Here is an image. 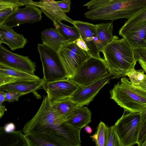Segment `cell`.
I'll return each mask as SVG.
<instances>
[{
	"mask_svg": "<svg viewBox=\"0 0 146 146\" xmlns=\"http://www.w3.org/2000/svg\"><path fill=\"white\" fill-rule=\"evenodd\" d=\"M22 131L25 135L46 140L54 146H73L78 136L77 128L59 121L47 95L44 96L37 112L26 123Z\"/></svg>",
	"mask_w": 146,
	"mask_h": 146,
	"instance_id": "6da1fadb",
	"label": "cell"
},
{
	"mask_svg": "<svg viewBox=\"0 0 146 146\" xmlns=\"http://www.w3.org/2000/svg\"><path fill=\"white\" fill-rule=\"evenodd\" d=\"M102 52L109 74L113 79L126 76V74L135 67L137 61L134 50L126 40L116 35Z\"/></svg>",
	"mask_w": 146,
	"mask_h": 146,
	"instance_id": "7a4b0ae2",
	"label": "cell"
},
{
	"mask_svg": "<svg viewBox=\"0 0 146 146\" xmlns=\"http://www.w3.org/2000/svg\"><path fill=\"white\" fill-rule=\"evenodd\" d=\"M110 92V99L125 112H139L146 108V91L133 85L125 77L115 84Z\"/></svg>",
	"mask_w": 146,
	"mask_h": 146,
	"instance_id": "3957f363",
	"label": "cell"
},
{
	"mask_svg": "<svg viewBox=\"0 0 146 146\" xmlns=\"http://www.w3.org/2000/svg\"><path fill=\"white\" fill-rule=\"evenodd\" d=\"M146 5V0H119L90 10L84 15L93 20L128 19Z\"/></svg>",
	"mask_w": 146,
	"mask_h": 146,
	"instance_id": "277c9868",
	"label": "cell"
},
{
	"mask_svg": "<svg viewBox=\"0 0 146 146\" xmlns=\"http://www.w3.org/2000/svg\"><path fill=\"white\" fill-rule=\"evenodd\" d=\"M141 122V113L125 112L114 126L121 146L137 144Z\"/></svg>",
	"mask_w": 146,
	"mask_h": 146,
	"instance_id": "5b68a950",
	"label": "cell"
},
{
	"mask_svg": "<svg viewBox=\"0 0 146 146\" xmlns=\"http://www.w3.org/2000/svg\"><path fill=\"white\" fill-rule=\"evenodd\" d=\"M109 74L104 60L91 56L84 62L70 79L80 87H83Z\"/></svg>",
	"mask_w": 146,
	"mask_h": 146,
	"instance_id": "8992f818",
	"label": "cell"
},
{
	"mask_svg": "<svg viewBox=\"0 0 146 146\" xmlns=\"http://www.w3.org/2000/svg\"><path fill=\"white\" fill-rule=\"evenodd\" d=\"M65 70L66 78L71 79L84 62L91 56L73 42L63 44L58 52Z\"/></svg>",
	"mask_w": 146,
	"mask_h": 146,
	"instance_id": "52a82bcc",
	"label": "cell"
},
{
	"mask_svg": "<svg viewBox=\"0 0 146 146\" xmlns=\"http://www.w3.org/2000/svg\"><path fill=\"white\" fill-rule=\"evenodd\" d=\"M37 47L42 65L43 78L45 82L66 78L58 52L43 44H38Z\"/></svg>",
	"mask_w": 146,
	"mask_h": 146,
	"instance_id": "ba28073f",
	"label": "cell"
},
{
	"mask_svg": "<svg viewBox=\"0 0 146 146\" xmlns=\"http://www.w3.org/2000/svg\"><path fill=\"white\" fill-rule=\"evenodd\" d=\"M79 87L67 78L45 82L42 87L51 104L70 98Z\"/></svg>",
	"mask_w": 146,
	"mask_h": 146,
	"instance_id": "9c48e42d",
	"label": "cell"
},
{
	"mask_svg": "<svg viewBox=\"0 0 146 146\" xmlns=\"http://www.w3.org/2000/svg\"><path fill=\"white\" fill-rule=\"evenodd\" d=\"M113 77L109 74L96 82L83 87H79L70 99L79 106L88 105L100 90L109 83Z\"/></svg>",
	"mask_w": 146,
	"mask_h": 146,
	"instance_id": "30bf717a",
	"label": "cell"
},
{
	"mask_svg": "<svg viewBox=\"0 0 146 146\" xmlns=\"http://www.w3.org/2000/svg\"><path fill=\"white\" fill-rule=\"evenodd\" d=\"M0 63L25 72L35 74L36 65L29 58L14 53L0 44Z\"/></svg>",
	"mask_w": 146,
	"mask_h": 146,
	"instance_id": "8fae6325",
	"label": "cell"
},
{
	"mask_svg": "<svg viewBox=\"0 0 146 146\" xmlns=\"http://www.w3.org/2000/svg\"><path fill=\"white\" fill-rule=\"evenodd\" d=\"M42 12L37 7L27 5L24 8H19L8 17L3 24L12 28L24 23L38 22L41 19Z\"/></svg>",
	"mask_w": 146,
	"mask_h": 146,
	"instance_id": "7c38bea8",
	"label": "cell"
},
{
	"mask_svg": "<svg viewBox=\"0 0 146 146\" xmlns=\"http://www.w3.org/2000/svg\"><path fill=\"white\" fill-rule=\"evenodd\" d=\"M73 25L77 29L80 36L87 46L91 56L102 58L98 46V40L96 25L76 20L74 21Z\"/></svg>",
	"mask_w": 146,
	"mask_h": 146,
	"instance_id": "4fadbf2b",
	"label": "cell"
},
{
	"mask_svg": "<svg viewBox=\"0 0 146 146\" xmlns=\"http://www.w3.org/2000/svg\"><path fill=\"white\" fill-rule=\"evenodd\" d=\"M45 82L43 78L33 80H19L15 82L0 86V90L13 91L24 94L31 93L39 98L36 91L42 88Z\"/></svg>",
	"mask_w": 146,
	"mask_h": 146,
	"instance_id": "5bb4252c",
	"label": "cell"
},
{
	"mask_svg": "<svg viewBox=\"0 0 146 146\" xmlns=\"http://www.w3.org/2000/svg\"><path fill=\"white\" fill-rule=\"evenodd\" d=\"M28 42L22 34L17 33L4 24H0V44H5L14 50L23 48Z\"/></svg>",
	"mask_w": 146,
	"mask_h": 146,
	"instance_id": "9a60e30c",
	"label": "cell"
},
{
	"mask_svg": "<svg viewBox=\"0 0 146 146\" xmlns=\"http://www.w3.org/2000/svg\"><path fill=\"white\" fill-rule=\"evenodd\" d=\"M29 5L39 7L42 12L53 22V24L58 21H65L73 24L74 21L68 17L58 7L56 1L34 2L29 0Z\"/></svg>",
	"mask_w": 146,
	"mask_h": 146,
	"instance_id": "2e32d148",
	"label": "cell"
},
{
	"mask_svg": "<svg viewBox=\"0 0 146 146\" xmlns=\"http://www.w3.org/2000/svg\"><path fill=\"white\" fill-rule=\"evenodd\" d=\"M91 113L84 106H78L64 122L76 128L82 129L91 122Z\"/></svg>",
	"mask_w": 146,
	"mask_h": 146,
	"instance_id": "e0dca14e",
	"label": "cell"
},
{
	"mask_svg": "<svg viewBox=\"0 0 146 146\" xmlns=\"http://www.w3.org/2000/svg\"><path fill=\"white\" fill-rule=\"evenodd\" d=\"M41 38L43 44L57 52L63 44L69 42L65 39L55 28L44 30L41 32Z\"/></svg>",
	"mask_w": 146,
	"mask_h": 146,
	"instance_id": "ac0fdd59",
	"label": "cell"
},
{
	"mask_svg": "<svg viewBox=\"0 0 146 146\" xmlns=\"http://www.w3.org/2000/svg\"><path fill=\"white\" fill-rule=\"evenodd\" d=\"M29 146L25 135L21 131L7 133L3 127H0V146Z\"/></svg>",
	"mask_w": 146,
	"mask_h": 146,
	"instance_id": "d6986e66",
	"label": "cell"
},
{
	"mask_svg": "<svg viewBox=\"0 0 146 146\" xmlns=\"http://www.w3.org/2000/svg\"><path fill=\"white\" fill-rule=\"evenodd\" d=\"M51 105L56 115L61 122H64L74 110L79 106L70 98L54 102Z\"/></svg>",
	"mask_w": 146,
	"mask_h": 146,
	"instance_id": "ffe728a7",
	"label": "cell"
},
{
	"mask_svg": "<svg viewBox=\"0 0 146 146\" xmlns=\"http://www.w3.org/2000/svg\"><path fill=\"white\" fill-rule=\"evenodd\" d=\"M97 34L98 39V46L100 52L113 40V23L111 22L96 24Z\"/></svg>",
	"mask_w": 146,
	"mask_h": 146,
	"instance_id": "44dd1931",
	"label": "cell"
},
{
	"mask_svg": "<svg viewBox=\"0 0 146 146\" xmlns=\"http://www.w3.org/2000/svg\"><path fill=\"white\" fill-rule=\"evenodd\" d=\"M0 74L9 76L17 80H33L40 78L35 74L30 73L0 63Z\"/></svg>",
	"mask_w": 146,
	"mask_h": 146,
	"instance_id": "7402d4cb",
	"label": "cell"
},
{
	"mask_svg": "<svg viewBox=\"0 0 146 146\" xmlns=\"http://www.w3.org/2000/svg\"><path fill=\"white\" fill-rule=\"evenodd\" d=\"M146 21V5L126 21L120 29L119 34L124 33Z\"/></svg>",
	"mask_w": 146,
	"mask_h": 146,
	"instance_id": "603a6c76",
	"label": "cell"
},
{
	"mask_svg": "<svg viewBox=\"0 0 146 146\" xmlns=\"http://www.w3.org/2000/svg\"><path fill=\"white\" fill-rule=\"evenodd\" d=\"M53 25L61 35L68 42H74L80 37L77 29L74 25L73 27H70L62 23L60 21L57 22Z\"/></svg>",
	"mask_w": 146,
	"mask_h": 146,
	"instance_id": "cb8c5ba5",
	"label": "cell"
},
{
	"mask_svg": "<svg viewBox=\"0 0 146 146\" xmlns=\"http://www.w3.org/2000/svg\"><path fill=\"white\" fill-rule=\"evenodd\" d=\"M103 122L100 121L97 127L96 133L90 136L97 146H105L107 127Z\"/></svg>",
	"mask_w": 146,
	"mask_h": 146,
	"instance_id": "d4e9b609",
	"label": "cell"
},
{
	"mask_svg": "<svg viewBox=\"0 0 146 146\" xmlns=\"http://www.w3.org/2000/svg\"><path fill=\"white\" fill-rule=\"evenodd\" d=\"M105 146H121L114 125L107 127Z\"/></svg>",
	"mask_w": 146,
	"mask_h": 146,
	"instance_id": "484cf974",
	"label": "cell"
},
{
	"mask_svg": "<svg viewBox=\"0 0 146 146\" xmlns=\"http://www.w3.org/2000/svg\"><path fill=\"white\" fill-rule=\"evenodd\" d=\"M145 72L143 69L136 70L134 67L126 74V76H128L133 84L138 85L146 80Z\"/></svg>",
	"mask_w": 146,
	"mask_h": 146,
	"instance_id": "4316f807",
	"label": "cell"
},
{
	"mask_svg": "<svg viewBox=\"0 0 146 146\" xmlns=\"http://www.w3.org/2000/svg\"><path fill=\"white\" fill-rule=\"evenodd\" d=\"M141 122L137 145L141 146L146 140V108L141 112Z\"/></svg>",
	"mask_w": 146,
	"mask_h": 146,
	"instance_id": "83f0119b",
	"label": "cell"
},
{
	"mask_svg": "<svg viewBox=\"0 0 146 146\" xmlns=\"http://www.w3.org/2000/svg\"><path fill=\"white\" fill-rule=\"evenodd\" d=\"M29 146H54L51 142L30 134L25 135Z\"/></svg>",
	"mask_w": 146,
	"mask_h": 146,
	"instance_id": "f1b7e54d",
	"label": "cell"
},
{
	"mask_svg": "<svg viewBox=\"0 0 146 146\" xmlns=\"http://www.w3.org/2000/svg\"><path fill=\"white\" fill-rule=\"evenodd\" d=\"M119 0H91L84 5L89 10L93 9L103 5L113 3Z\"/></svg>",
	"mask_w": 146,
	"mask_h": 146,
	"instance_id": "f546056e",
	"label": "cell"
},
{
	"mask_svg": "<svg viewBox=\"0 0 146 146\" xmlns=\"http://www.w3.org/2000/svg\"><path fill=\"white\" fill-rule=\"evenodd\" d=\"M25 5L20 0H0V10L6 8Z\"/></svg>",
	"mask_w": 146,
	"mask_h": 146,
	"instance_id": "4dcf8cb0",
	"label": "cell"
},
{
	"mask_svg": "<svg viewBox=\"0 0 146 146\" xmlns=\"http://www.w3.org/2000/svg\"><path fill=\"white\" fill-rule=\"evenodd\" d=\"M19 9L17 7H11L0 10V24H3L5 21Z\"/></svg>",
	"mask_w": 146,
	"mask_h": 146,
	"instance_id": "1f68e13d",
	"label": "cell"
},
{
	"mask_svg": "<svg viewBox=\"0 0 146 146\" xmlns=\"http://www.w3.org/2000/svg\"><path fill=\"white\" fill-rule=\"evenodd\" d=\"M25 95L24 94L13 91H7L6 92L5 101L12 102L17 101L19 98Z\"/></svg>",
	"mask_w": 146,
	"mask_h": 146,
	"instance_id": "d6a6232c",
	"label": "cell"
},
{
	"mask_svg": "<svg viewBox=\"0 0 146 146\" xmlns=\"http://www.w3.org/2000/svg\"><path fill=\"white\" fill-rule=\"evenodd\" d=\"M56 2L58 7L65 13L70 11V0H62Z\"/></svg>",
	"mask_w": 146,
	"mask_h": 146,
	"instance_id": "836d02e7",
	"label": "cell"
},
{
	"mask_svg": "<svg viewBox=\"0 0 146 146\" xmlns=\"http://www.w3.org/2000/svg\"><path fill=\"white\" fill-rule=\"evenodd\" d=\"M73 42L76 43L80 48L88 52L90 54L89 49L87 46L80 36L79 38Z\"/></svg>",
	"mask_w": 146,
	"mask_h": 146,
	"instance_id": "e575fe53",
	"label": "cell"
},
{
	"mask_svg": "<svg viewBox=\"0 0 146 146\" xmlns=\"http://www.w3.org/2000/svg\"><path fill=\"white\" fill-rule=\"evenodd\" d=\"M3 128L6 133H10L15 130L16 127L14 123L10 122L5 124L3 127Z\"/></svg>",
	"mask_w": 146,
	"mask_h": 146,
	"instance_id": "d590c367",
	"label": "cell"
},
{
	"mask_svg": "<svg viewBox=\"0 0 146 146\" xmlns=\"http://www.w3.org/2000/svg\"><path fill=\"white\" fill-rule=\"evenodd\" d=\"M137 61L140 65L142 69L145 71V72H146V62L140 58L138 59Z\"/></svg>",
	"mask_w": 146,
	"mask_h": 146,
	"instance_id": "8d00e7d4",
	"label": "cell"
},
{
	"mask_svg": "<svg viewBox=\"0 0 146 146\" xmlns=\"http://www.w3.org/2000/svg\"><path fill=\"white\" fill-rule=\"evenodd\" d=\"M145 72L146 73V72ZM134 85L137 86L146 91V80L143 81L138 85Z\"/></svg>",
	"mask_w": 146,
	"mask_h": 146,
	"instance_id": "74e56055",
	"label": "cell"
},
{
	"mask_svg": "<svg viewBox=\"0 0 146 146\" xmlns=\"http://www.w3.org/2000/svg\"><path fill=\"white\" fill-rule=\"evenodd\" d=\"M6 109L5 106L3 105H0V118H1L4 115Z\"/></svg>",
	"mask_w": 146,
	"mask_h": 146,
	"instance_id": "f35d334b",
	"label": "cell"
},
{
	"mask_svg": "<svg viewBox=\"0 0 146 146\" xmlns=\"http://www.w3.org/2000/svg\"><path fill=\"white\" fill-rule=\"evenodd\" d=\"M84 129L86 132L89 134L91 133L92 131L91 127L88 125L84 127Z\"/></svg>",
	"mask_w": 146,
	"mask_h": 146,
	"instance_id": "ab89813d",
	"label": "cell"
},
{
	"mask_svg": "<svg viewBox=\"0 0 146 146\" xmlns=\"http://www.w3.org/2000/svg\"><path fill=\"white\" fill-rule=\"evenodd\" d=\"M54 1V0H40V1L42 2H49L52 1Z\"/></svg>",
	"mask_w": 146,
	"mask_h": 146,
	"instance_id": "60d3db41",
	"label": "cell"
},
{
	"mask_svg": "<svg viewBox=\"0 0 146 146\" xmlns=\"http://www.w3.org/2000/svg\"><path fill=\"white\" fill-rule=\"evenodd\" d=\"M141 146H146V140L143 143Z\"/></svg>",
	"mask_w": 146,
	"mask_h": 146,
	"instance_id": "b9f144b4",
	"label": "cell"
}]
</instances>
